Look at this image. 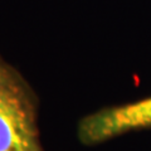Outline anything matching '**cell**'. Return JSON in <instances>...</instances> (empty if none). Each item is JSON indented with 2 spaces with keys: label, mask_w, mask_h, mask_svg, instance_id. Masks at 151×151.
I'll return each instance as SVG.
<instances>
[{
  "label": "cell",
  "mask_w": 151,
  "mask_h": 151,
  "mask_svg": "<svg viewBox=\"0 0 151 151\" xmlns=\"http://www.w3.org/2000/svg\"><path fill=\"white\" fill-rule=\"evenodd\" d=\"M146 127H151V96L89 113L81 120L77 132L79 141L91 146Z\"/></svg>",
  "instance_id": "cell-2"
},
{
  "label": "cell",
  "mask_w": 151,
  "mask_h": 151,
  "mask_svg": "<svg viewBox=\"0 0 151 151\" xmlns=\"http://www.w3.org/2000/svg\"><path fill=\"white\" fill-rule=\"evenodd\" d=\"M0 151H44L34 93L0 55Z\"/></svg>",
  "instance_id": "cell-1"
}]
</instances>
